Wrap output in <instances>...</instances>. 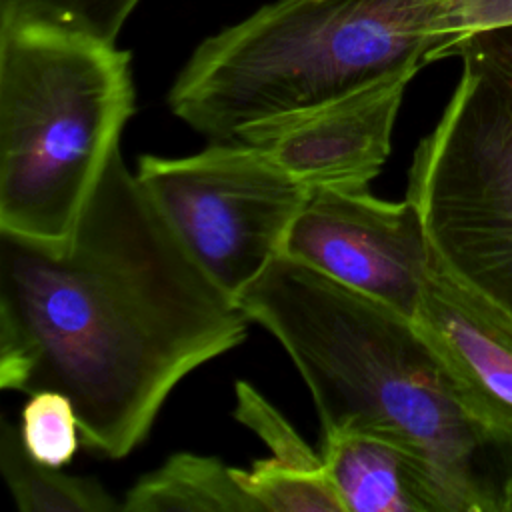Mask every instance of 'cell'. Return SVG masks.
Segmentation results:
<instances>
[{
	"label": "cell",
	"instance_id": "1",
	"mask_svg": "<svg viewBox=\"0 0 512 512\" xmlns=\"http://www.w3.org/2000/svg\"><path fill=\"white\" fill-rule=\"evenodd\" d=\"M250 318L110 158L64 248L0 230V388L70 398L82 444L130 454L170 392Z\"/></svg>",
	"mask_w": 512,
	"mask_h": 512
},
{
	"label": "cell",
	"instance_id": "2",
	"mask_svg": "<svg viewBox=\"0 0 512 512\" xmlns=\"http://www.w3.org/2000/svg\"><path fill=\"white\" fill-rule=\"evenodd\" d=\"M236 302L286 350L322 434H376L408 448L452 512H512V452L412 318L282 254Z\"/></svg>",
	"mask_w": 512,
	"mask_h": 512
},
{
	"label": "cell",
	"instance_id": "3",
	"mask_svg": "<svg viewBox=\"0 0 512 512\" xmlns=\"http://www.w3.org/2000/svg\"><path fill=\"white\" fill-rule=\"evenodd\" d=\"M442 0H276L206 38L168 106L210 140L292 116L430 64Z\"/></svg>",
	"mask_w": 512,
	"mask_h": 512
},
{
	"label": "cell",
	"instance_id": "4",
	"mask_svg": "<svg viewBox=\"0 0 512 512\" xmlns=\"http://www.w3.org/2000/svg\"><path fill=\"white\" fill-rule=\"evenodd\" d=\"M132 112L126 50L0 24V230L64 248Z\"/></svg>",
	"mask_w": 512,
	"mask_h": 512
},
{
	"label": "cell",
	"instance_id": "5",
	"mask_svg": "<svg viewBox=\"0 0 512 512\" xmlns=\"http://www.w3.org/2000/svg\"><path fill=\"white\" fill-rule=\"evenodd\" d=\"M406 198L434 266L512 332V124L466 76L414 152Z\"/></svg>",
	"mask_w": 512,
	"mask_h": 512
},
{
	"label": "cell",
	"instance_id": "6",
	"mask_svg": "<svg viewBox=\"0 0 512 512\" xmlns=\"http://www.w3.org/2000/svg\"><path fill=\"white\" fill-rule=\"evenodd\" d=\"M136 178L202 270L238 298L280 254L310 188L242 140L190 156L144 154Z\"/></svg>",
	"mask_w": 512,
	"mask_h": 512
},
{
	"label": "cell",
	"instance_id": "7",
	"mask_svg": "<svg viewBox=\"0 0 512 512\" xmlns=\"http://www.w3.org/2000/svg\"><path fill=\"white\" fill-rule=\"evenodd\" d=\"M288 256L414 320L434 260L416 206L368 188H314L282 242Z\"/></svg>",
	"mask_w": 512,
	"mask_h": 512
},
{
	"label": "cell",
	"instance_id": "8",
	"mask_svg": "<svg viewBox=\"0 0 512 512\" xmlns=\"http://www.w3.org/2000/svg\"><path fill=\"white\" fill-rule=\"evenodd\" d=\"M412 78L398 76L334 102L242 132L302 186L364 190L390 154L396 116Z\"/></svg>",
	"mask_w": 512,
	"mask_h": 512
},
{
	"label": "cell",
	"instance_id": "9",
	"mask_svg": "<svg viewBox=\"0 0 512 512\" xmlns=\"http://www.w3.org/2000/svg\"><path fill=\"white\" fill-rule=\"evenodd\" d=\"M468 404L512 452V332L436 266L414 316Z\"/></svg>",
	"mask_w": 512,
	"mask_h": 512
},
{
	"label": "cell",
	"instance_id": "10",
	"mask_svg": "<svg viewBox=\"0 0 512 512\" xmlns=\"http://www.w3.org/2000/svg\"><path fill=\"white\" fill-rule=\"evenodd\" d=\"M322 458L344 512H452L432 470L376 434H322Z\"/></svg>",
	"mask_w": 512,
	"mask_h": 512
},
{
	"label": "cell",
	"instance_id": "11",
	"mask_svg": "<svg viewBox=\"0 0 512 512\" xmlns=\"http://www.w3.org/2000/svg\"><path fill=\"white\" fill-rule=\"evenodd\" d=\"M122 512H260L234 466L216 456L176 452L140 476L122 500Z\"/></svg>",
	"mask_w": 512,
	"mask_h": 512
},
{
	"label": "cell",
	"instance_id": "12",
	"mask_svg": "<svg viewBox=\"0 0 512 512\" xmlns=\"http://www.w3.org/2000/svg\"><path fill=\"white\" fill-rule=\"evenodd\" d=\"M0 470L22 512H122V502L94 478L64 474L30 456L20 428L0 424Z\"/></svg>",
	"mask_w": 512,
	"mask_h": 512
},
{
	"label": "cell",
	"instance_id": "13",
	"mask_svg": "<svg viewBox=\"0 0 512 512\" xmlns=\"http://www.w3.org/2000/svg\"><path fill=\"white\" fill-rule=\"evenodd\" d=\"M236 476L260 512H344L326 466L302 468L266 458L248 470L236 468Z\"/></svg>",
	"mask_w": 512,
	"mask_h": 512
},
{
	"label": "cell",
	"instance_id": "14",
	"mask_svg": "<svg viewBox=\"0 0 512 512\" xmlns=\"http://www.w3.org/2000/svg\"><path fill=\"white\" fill-rule=\"evenodd\" d=\"M140 0H0V24H28L116 44Z\"/></svg>",
	"mask_w": 512,
	"mask_h": 512
},
{
	"label": "cell",
	"instance_id": "15",
	"mask_svg": "<svg viewBox=\"0 0 512 512\" xmlns=\"http://www.w3.org/2000/svg\"><path fill=\"white\" fill-rule=\"evenodd\" d=\"M448 56L462 60V76L512 124V24L468 34L444 50Z\"/></svg>",
	"mask_w": 512,
	"mask_h": 512
},
{
	"label": "cell",
	"instance_id": "16",
	"mask_svg": "<svg viewBox=\"0 0 512 512\" xmlns=\"http://www.w3.org/2000/svg\"><path fill=\"white\" fill-rule=\"evenodd\" d=\"M20 434L32 458L62 468L78 450V418L68 396L56 390L30 394L22 408Z\"/></svg>",
	"mask_w": 512,
	"mask_h": 512
},
{
	"label": "cell",
	"instance_id": "17",
	"mask_svg": "<svg viewBox=\"0 0 512 512\" xmlns=\"http://www.w3.org/2000/svg\"><path fill=\"white\" fill-rule=\"evenodd\" d=\"M234 416L244 426L254 430L270 448V460L288 466L320 468L324 466L322 452H316L294 426L248 382H236Z\"/></svg>",
	"mask_w": 512,
	"mask_h": 512
},
{
	"label": "cell",
	"instance_id": "18",
	"mask_svg": "<svg viewBox=\"0 0 512 512\" xmlns=\"http://www.w3.org/2000/svg\"><path fill=\"white\" fill-rule=\"evenodd\" d=\"M508 24H512V0H442L432 22L430 62L440 60L448 46L468 34Z\"/></svg>",
	"mask_w": 512,
	"mask_h": 512
}]
</instances>
